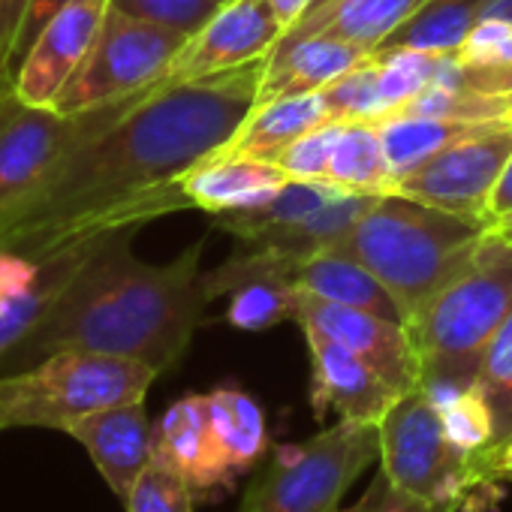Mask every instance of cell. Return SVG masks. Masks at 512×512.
<instances>
[{
	"label": "cell",
	"instance_id": "obj_1",
	"mask_svg": "<svg viewBox=\"0 0 512 512\" xmlns=\"http://www.w3.org/2000/svg\"><path fill=\"white\" fill-rule=\"evenodd\" d=\"M266 61L269 55L196 82L151 88L0 217V250L43 260L103 232L190 208L178 178L229 145L260 103Z\"/></svg>",
	"mask_w": 512,
	"mask_h": 512
},
{
	"label": "cell",
	"instance_id": "obj_2",
	"mask_svg": "<svg viewBox=\"0 0 512 512\" xmlns=\"http://www.w3.org/2000/svg\"><path fill=\"white\" fill-rule=\"evenodd\" d=\"M139 226L103 232L43 317V323L4 359V374L34 368L61 350H94L172 371L187 353L208 296L202 290V241L172 263L151 266L133 253Z\"/></svg>",
	"mask_w": 512,
	"mask_h": 512
},
{
	"label": "cell",
	"instance_id": "obj_3",
	"mask_svg": "<svg viewBox=\"0 0 512 512\" xmlns=\"http://www.w3.org/2000/svg\"><path fill=\"white\" fill-rule=\"evenodd\" d=\"M509 317L512 244L491 229L473 260L407 320L419 359V389L443 404L476 386L485 350Z\"/></svg>",
	"mask_w": 512,
	"mask_h": 512
},
{
	"label": "cell",
	"instance_id": "obj_4",
	"mask_svg": "<svg viewBox=\"0 0 512 512\" xmlns=\"http://www.w3.org/2000/svg\"><path fill=\"white\" fill-rule=\"evenodd\" d=\"M488 232L491 220L383 193L335 250L371 269L410 320L473 260Z\"/></svg>",
	"mask_w": 512,
	"mask_h": 512
},
{
	"label": "cell",
	"instance_id": "obj_5",
	"mask_svg": "<svg viewBox=\"0 0 512 512\" xmlns=\"http://www.w3.org/2000/svg\"><path fill=\"white\" fill-rule=\"evenodd\" d=\"M0 377H4L10 428L70 431L91 413L145 401L151 383L160 374L127 356L61 350L40 359L28 371Z\"/></svg>",
	"mask_w": 512,
	"mask_h": 512
},
{
	"label": "cell",
	"instance_id": "obj_6",
	"mask_svg": "<svg viewBox=\"0 0 512 512\" xmlns=\"http://www.w3.org/2000/svg\"><path fill=\"white\" fill-rule=\"evenodd\" d=\"M380 458V425L341 419L305 443L281 446L238 512H338L347 488Z\"/></svg>",
	"mask_w": 512,
	"mask_h": 512
},
{
	"label": "cell",
	"instance_id": "obj_7",
	"mask_svg": "<svg viewBox=\"0 0 512 512\" xmlns=\"http://www.w3.org/2000/svg\"><path fill=\"white\" fill-rule=\"evenodd\" d=\"M380 467L428 503L461 506L473 488L488 485L476 458L452 443L440 407L422 389L401 395L380 419Z\"/></svg>",
	"mask_w": 512,
	"mask_h": 512
},
{
	"label": "cell",
	"instance_id": "obj_8",
	"mask_svg": "<svg viewBox=\"0 0 512 512\" xmlns=\"http://www.w3.org/2000/svg\"><path fill=\"white\" fill-rule=\"evenodd\" d=\"M148 91L76 115L28 106L13 91H0V217H7L73 148L121 121Z\"/></svg>",
	"mask_w": 512,
	"mask_h": 512
},
{
	"label": "cell",
	"instance_id": "obj_9",
	"mask_svg": "<svg viewBox=\"0 0 512 512\" xmlns=\"http://www.w3.org/2000/svg\"><path fill=\"white\" fill-rule=\"evenodd\" d=\"M187 40L190 34L184 31L142 22L109 7L88 58L64 85L52 109L67 115L91 112L154 88Z\"/></svg>",
	"mask_w": 512,
	"mask_h": 512
},
{
	"label": "cell",
	"instance_id": "obj_10",
	"mask_svg": "<svg viewBox=\"0 0 512 512\" xmlns=\"http://www.w3.org/2000/svg\"><path fill=\"white\" fill-rule=\"evenodd\" d=\"M512 160V118L497 121L443 151L395 181L392 193L434 205L440 211L491 220L494 187Z\"/></svg>",
	"mask_w": 512,
	"mask_h": 512
},
{
	"label": "cell",
	"instance_id": "obj_11",
	"mask_svg": "<svg viewBox=\"0 0 512 512\" xmlns=\"http://www.w3.org/2000/svg\"><path fill=\"white\" fill-rule=\"evenodd\" d=\"M281 37L284 28L278 25L269 0H226L205 28L187 40L160 82L181 85L244 67L256 58H266Z\"/></svg>",
	"mask_w": 512,
	"mask_h": 512
},
{
	"label": "cell",
	"instance_id": "obj_12",
	"mask_svg": "<svg viewBox=\"0 0 512 512\" xmlns=\"http://www.w3.org/2000/svg\"><path fill=\"white\" fill-rule=\"evenodd\" d=\"M112 0H73L37 37L16 70L13 94L28 106L52 109L64 85L88 58Z\"/></svg>",
	"mask_w": 512,
	"mask_h": 512
},
{
	"label": "cell",
	"instance_id": "obj_13",
	"mask_svg": "<svg viewBox=\"0 0 512 512\" xmlns=\"http://www.w3.org/2000/svg\"><path fill=\"white\" fill-rule=\"evenodd\" d=\"M296 323L302 329H317L341 341L344 347H350L401 395L419 389V359H416V350L404 323H392L377 314L344 308V305H335L308 293H302L299 299Z\"/></svg>",
	"mask_w": 512,
	"mask_h": 512
},
{
	"label": "cell",
	"instance_id": "obj_14",
	"mask_svg": "<svg viewBox=\"0 0 512 512\" xmlns=\"http://www.w3.org/2000/svg\"><path fill=\"white\" fill-rule=\"evenodd\" d=\"M94 238L31 260L22 253L0 250V362H4L49 314Z\"/></svg>",
	"mask_w": 512,
	"mask_h": 512
},
{
	"label": "cell",
	"instance_id": "obj_15",
	"mask_svg": "<svg viewBox=\"0 0 512 512\" xmlns=\"http://www.w3.org/2000/svg\"><path fill=\"white\" fill-rule=\"evenodd\" d=\"M311 353V404L317 416L335 410L341 419L353 422H377L392 410L401 392L386 383L365 359H359L341 341L302 329Z\"/></svg>",
	"mask_w": 512,
	"mask_h": 512
},
{
	"label": "cell",
	"instance_id": "obj_16",
	"mask_svg": "<svg viewBox=\"0 0 512 512\" xmlns=\"http://www.w3.org/2000/svg\"><path fill=\"white\" fill-rule=\"evenodd\" d=\"M67 434L88 449L103 482L121 503H127L130 491L154 458V425L148 422L145 401L91 413L79 419Z\"/></svg>",
	"mask_w": 512,
	"mask_h": 512
},
{
	"label": "cell",
	"instance_id": "obj_17",
	"mask_svg": "<svg viewBox=\"0 0 512 512\" xmlns=\"http://www.w3.org/2000/svg\"><path fill=\"white\" fill-rule=\"evenodd\" d=\"M154 458L169 464L196 494L232 482L211 434L205 395H184L160 416L154 425Z\"/></svg>",
	"mask_w": 512,
	"mask_h": 512
},
{
	"label": "cell",
	"instance_id": "obj_18",
	"mask_svg": "<svg viewBox=\"0 0 512 512\" xmlns=\"http://www.w3.org/2000/svg\"><path fill=\"white\" fill-rule=\"evenodd\" d=\"M293 178L269 160L253 157H232L217 151L214 157L202 160L190 172L178 178V190L190 208H202L208 214L247 208L272 199L284 184Z\"/></svg>",
	"mask_w": 512,
	"mask_h": 512
},
{
	"label": "cell",
	"instance_id": "obj_19",
	"mask_svg": "<svg viewBox=\"0 0 512 512\" xmlns=\"http://www.w3.org/2000/svg\"><path fill=\"white\" fill-rule=\"evenodd\" d=\"M365 58H371V52L332 37L278 43L266 61V73L260 82V103L323 91L326 85L359 67Z\"/></svg>",
	"mask_w": 512,
	"mask_h": 512
},
{
	"label": "cell",
	"instance_id": "obj_20",
	"mask_svg": "<svg viewBox=\"0 0 512 512\" xmlns=\"http://www.w3.org/2000/svg\"><path fill=\"white\" fill-rule=\"evenodd\" d=\"M332 121L335 118L320 91L256 103V109L247 115V121L238 127V133L223 148V154L275 163L296 139H302L305 133H311L323 124H332Z\"/></svg>",
	"mask_w": 512,
	"mask_h": 512
},
{
	"label": "cell",
	"instance_id": "obj_21",
	"mask_svg": "<svg viewBox=\"0 0 512 512\" xmlns=\"http://www.w3.org/2000/svg\"><path fill=\"white\" fill-rule=\"evenodd\" d=\"M428 0H335L326 10L305 16L281 43H296L308 37H332L374 52L389 34L410 22Z\"/></svg>",
	"mask_w": 512,
	"mask_h": 512
},
{
	"label": "cell",
	"instance_id": "obj_22",
	"mask_svg": "<svg viewBox=\"0 0 512 512\" xmlns=\"http://www.w3.org/2000/svg\"><path fill=\"white\" fill-rule=\"evenodd\" d=\"M296 287L308 296H317L344 308H356L365 314H377L383 320L407 326L404 311L398 308L386 284L347 253L326 250V253L311 256V260H305L296 269Z\"/></svg>",
	"mask_w": 512,
	"mask_h": 512
},
{
	"label": "cell",
	"instance_id": "obj_23",
	"mask_svg": "<svg viewBox=\"0 0 512 512\" xmlns=\"http://www.w3.org/2000/svg\"><path fill=\"white\" fill-rule=\"evenodd\" d=\"M380 196L383 193H371V190H347L344 196L332 199L326 208L314 211L305 220L284 223V226L266 229L253 238H238V241L266 244V247H275V250L293 256L296 263H305L317 253L335 250L353 232V226L374 208V202Z\"/></svg>",
	"mask_w": 512,
	"mask_h": 512
},
{
	"label": "cell",
	"instance_id": "obj_24",
	"mask_svg": "<svg viewBox=\"0 0 512 512\" xmlns=\"http://www.w3.org/2000/svg\"><path fill=\"white\" fill-rule=\"evenodd\" d=\"M208 398V422L220 452L226 473L235 479L250 470L269 449V425L266 413L247 392L223 386L205 395Z\"/></svg>",
	"mask_w": 512,
	"mask_h": 512
},
{
	"label": "cell",
	"instance_id": "obj_25",
	"mask_svg": "<svg viewBox=\"0 0 512 512\" xmlns=\"http://www.w3.org/2000/svg\"><path fill=\"white\" fill-rule=\"evenodd\" d=\"M491 0H428V4L389 34L374 52H434L452 55L485 16Z\"/></svg>",
	"mask_w": 512,
	"mask_h": 512
},
{
	"label": "cell",
	"instance_id": "obj_26",
	"mask_svg": "<svg viewBox=\"0 0 512 512\" xmlns=\"http://www.w3.org/2000/svg\"><path fill=\"white\" fill-rule=\"evenodd\" d=\"M344 193H347V187H338L332 181H290L272 199H266L260 205L232 208V211H220L211 217H214L217 229H223L235 238H253L266 229L305 220Z\"/></svg>",
	"mask_w": 512,
	"mask_h": 512
},
{
	"label": "cell",
	"instance_id": "obj_27",
	"mask_svg": "<svg viewBox=\"0 0 512 512\" xmlns=\"http://www.w3.org/2000/svg\"><path fill=\"white\" fill-rule=\"evenodd\" d=\"M509 121V118H506ZM383 139V151L389 157L395 181L422 166L428 157L437 151L497 124H467V121H443V118H419V115H395V118H380L374 121ZM395 187V184H392Z\"/></svg>",
	"mask_w": 512,
	"mask_h": 512
},
{
	"label": "cell",
	"instance_id": "obj_28",
	"mask_svg": "<svg viewBox=\"0 0 512 512\" xmlns=\"http://www.w3.org/2000/svg\"><path fill=\"white\" fill-rule=\"evenodd\" d=\"M329 181L347 190H371L392 193L395 175L389 157L383 151V139L377 124L350 121L341 130V139L329 160Z\"/></svg>",
	"mask_w": 512,
	"mask_h": 512
},
{
	"label": "cell",
	"instance_id": "obj_29",
	"mask_svg": "<svg viewBox=\"0 0 512 512\" xmlns=\"http://www.w3.org/2000/svg\"><path fill=\"white\" fill-rule=\"evenodd\" d=\"M437 407H440L446 434L452 437V443H458L467 455L476 458L485 482L503 476L500 473V458H497V449H494V419H491V410H488L485 398L479 395V389L470 386V389L446 398Z\"/></svg>",
	"mask_w": 512,
	"mask_h": 512
},
{
	"label": "cell",
	"instance_id": "obj_30",
	"mask_svg": "<svg viewBox=\"0 0 512 512\" xmlns=\"http://www.w3.org/2000/svg\"><path fill=\"white\" fill-rule=\"evenodd\" d=\"M302 290L290 278H260L238 287L226 308V323L241 332H266L299 317Z\"/></svg>",
	"mask_w": 512,
	"mask_h": 512
},
{
	"label": "cell",
	"instance_id": "obj_31",
	"mask_svg": "<svg viewBox=\"0 0 512 512\" xmlns=\"http://www.w3.org/2000/svg\"><path fill=\"white\" fill-rule=\"evenodd\" d=\"M395 115H419V118H443V121H467V124H491V121H506L512 118V97H488L476 94L467 88H452V85H425L413 100L398 106ZM374 124V121H371Z\"/></svg>",
	"mask_w": 512,
	"mask_h": 512
},
{
	"label": "cell",
	"instance_id": "obj_32",
	"mask_svg": "<svg viewBox=\"0 0 512 512\" xmlns=\"http://www.w3.org/2000/svg\"><path fill=\"white\" fill-rule=\"evenodd\" d=\"M476 389L491 410L494 449L500 458L512 437V317L500 326V332L488 344L479 377H476Z\"/></svg>",
	"mask_w": 512,
	"mask_h": 512
},
{
	"label": "cell",
	"instance_id": "obj_33",
	"mask_svg": "<svg viewBox=\"0 0 512 512\" xmlns=\"http://www.w3.org/2000/svg\"><path fill=\"white\" fill-rule=\"evenodd\" d=\"M320 94H323L332 118L344 121V124H350V121H377L386 112L383 100H380V67H377L374 52L359 67H353L350 73H344L341 79L326 85Z\"/></svg>",
	"mask_w": 512,
	"mask_h": 512
},
{
	"label": "cell",
	"instance_id": "obj_34",
	"mask_svg": "<svg viewBox=\"0 0 512 512\" xmlns=\"http://www.w3.org/2000/svg\"><path fill=\"white\" fill-rule=\"evenodd\" d=\"M377 67H380V100H383V115L395 112L407 100H413L425 85L434 82L440 58L434 52H374ZM380 121V118H377Z\"/></svg>",
	"mask_w": 512,
	"mask_h": 512
},
{
	"label": "cell",
	"instance_id": "obj_35",
	"mask_svg": "<svg viewBox=\"0 0 512 512\" xmlns=\"http://www.w3.org/2000/svg\"><path fill=\"white\" fill-rule=\"evenodd\" d=\"M196 491L163 461L151 458L148 470L127 497V512H193Z\"/></svg>",
	"mask_w": 512,
	"mask_h": 512
},
{
	"label": "cell",
	"instance_id": "obj_36",
	"mask_svg": "<svg viewBox=\"0 0 512 512\" xmlns=\"http://www.w3.org/2000/svg\"><path fill=\"white\" fill-rule=\"evenodd\" d=\"M223 7V0H112V10L172 31L196 34Z\"/></svg>",
	"mask_w": 512,
	"mask_h": 512
},
{
	"label": "cell",
	"instance_id": "obj_37",
	"mask_svg": "<svg viewBox=\"0 0 512 512\" xmlns=\"http://www.w3.org/2000/svg\"><path fill=\"white\" fill-rule=\"evenodd\" d=\"M344 121L323 124L302 139H296L275 163L293 178V181H329V160L341 139Z\"/></svg>",
	"mask_w": 512,
	"mask_h": 512
},
{
	"label": "cell",
	"instance_id": "obj_38",
	"mask_svg": "<svg viewBox=\"0 0 512 512\" xmlns=\"http://www.w3.org/2000/svg\"><path fill=\"white\" fill-rule=\"evenodd\" d=\"M458 503H428L389 479L380 467L368 485V491L353 506H338V512H458Z\"/></svg>",
	"mask_w": 512,
	"mask_h": 512
},
{
	"label": "cell",
	"instance_id": "obj_39",
	"mask_svg": "<svg viewBox=\"0 0 512 512\" xmlns=\"http://www.w3.org/2000/svg\"><path fill=\"white\" fill-rule=\"evenodd\" d=\"M73 0H31L28 4V13L22 19V28H19V37L13 43V55H10V85L16 79V70L19 64L25 61V55L31 52V46L37 43V37L43 34V28L67 7Z\"/></svg>",
	"mask_w": 512,
	"mask_h": 512
},
{
	"label": "cell",
	"instance_id": "obj_40",
	"mask_svg": "<svg viewBox=\"0 0 512 512\" xmlns=\"http://www.w3.org/2000/svg\"><path fill=\"white\" fill-rule=\"evenodd\" d=\"M31 0H0V91H13L10 85V55L19 37L22 19Z\"/></svg>",
	"mask_w": 512,
	"mask_h": 512
},
{
	"label": "cell",
	"instance_id": "obj_41",
	"mask_svg": "<svg viewBox=\"0 0 512 512\" xmlns=\"http://www.w3.org/2000/svg\"><path fill=\"white\" fill-rule=\"evenodd\" d=\"M269 7H272L278 25L284 28V34H287L308 16V10L314 7V0H269Z\"/></svg>",
	"mask_w": 512,
	"mask_h": 512
},
{
	"label": "cell",
	"instance_id": "obj_42",
	"mask_svg": "<svg viewBox=\"0 0 512 512\" xmlns=\"http://www.w3.org/2000/svg\"><path fill=\"white\" fill-rule=\"evenodd\" d=\"M512 211V160L506 163L497 187H494V196H491V217H500V214H509Z\"/></svg>",
	"mask_w": 512,
	"mask_h": 512
},
{
	"label": "cell",
	"instance_id": "obj_43",
	"mask_svg": "<svg viewBox=\"0 0 512 512\" xmlns=\"http://www.w3.org/2000/svg\"><path fill=\"white\" fill-rule=\"evenodd\" d=\"M485 16H494V19H509L512 22V0H491L485 7ZM482 16V19H485Z\"/></svg>",
	"mask_w": 512,
	"mask_h": 512
},
{
	"label": "cell",
	"instance_id": "obj_44",
	"mask_svg": "<svg viewBox=\"0 0 512 512\" xmlns=\"http://www.w3.org/2000/svg\"><path fill=\"white\" fill-rule=\"evenodd\" d=\"M491 229H494L500 238H506V241L512 244V211H509V214H500V217H494Z\"/></svg>",
	"mask_w": 512,
	"mask_h": 512
},
{
	"label": "cell",
	"instance_id": "obj_45",
	"mask_svg": "<svg viewBox=\"0 0 512 512\" xmlns=\"http://www.w3.org/2000/svg\"><path fill=\"white\" fill-rule=\"evenodd\" d=\"M500 473L503 476H512V437H509V443H506V449L500 455Z\"/></svg>",
	"mask_w": 512,
	"mask_h": 512
},
{
	"label": "cell",
	"instance_id": "obj_46",
	"mask_svg": "<svg viewBox=\"0 0 512 512\" xmlns=\"http://www.w3.org/2000/svg\"><path fill=\"white\" fill-rule=\"evenodd\" d=\"M7 398H4V377H0V431H7Z\"/></svg>",
	"mask_w": 512,
	"mask_h": 512
},
{
	"label": "cell",
	"instance_id": "obj_47",
	"mask_svg": "<svg viewBox=\"0 0 512 512\" xmlns=\"http://www.w3.org/2000/svg\"><path fill=\"white\" fill-rule=\"evenodd\" d=\"M329 4H335V0H314V7L308 10V16H311V13H320V10H326Z\"/></svg>",
	"mask_w": 512,
	"mask_h": 512
},
{
	"label": "cell",
	"instance_id": "obj_48",
	"mask_svg": "<svg viewBox=\"0 0 512 512\" xmlns=\"http://www.w3.org/2000/svg\"><path fill=\"white\" fill-rule=\"evenodd\" d=\"M223 4H226V0H223Z\"/></svg>",
	"mask_w": 512,
	"mask_h": 512
}]
</instances>
